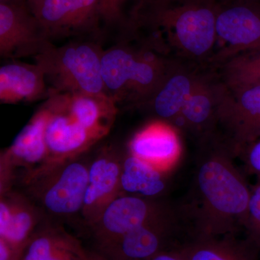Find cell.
Instances as JSON below:
<instances>
[{
  "instance_id": "6da1fadb",
  "label": "cell",
  "mask_w": 260,
  "mask_h": 260,
  "mask_svg": "<svg viewBox=\"0 0 260 260\" xmlns=\"http://www.w3.org/2000/svg\"><path fill=\"white\" fill-rule=\"evenodd\" d=\"M215 0H140L124 32L173 59L208 64L217 44Z\"/></svg>"
},
{
  "instance_id": "7c38bea8",
  "label": "cell",
  "mask_w": 260,
  "mask_h": 260,
  "mask_svg": "<svg viewBox=\"0 0 260 260\" xmlns=\"http://www.w3.org/2000/svg\"><path fill=\"white\" fill-rule=\"evenodd\" d=\"M180 216L145 224L93 251L102 260H150L177 247Z\"/></svg>"
},
{
  "instance_id": "d6986e66",
  "label": "cell",
  "mask_w": 260,
  "mask_h": 260,
  "mask_svg": "<svg viewBox=\"0 0 260 260\" xmlns=\"http://www.w3.org/2000/svg\"><path fill=\"white\" fill-rule=\"evenodd\" d=\"M42 68L19 59L8 60L0 68V102L4 104L34 102L51 97Z\"/></svg>"
},
{
  "instance_id": "ac0fdd59",
  "label": "cell",
  "mask_w": 260,
  "mask_h": 260,
  "mask_svg": "<svg viewBox=\"0 0 260 260\" xmlns=\"http://www.w3.org/2000/svg\"><path fill=\"white\" fill-rule=\"evenodd\" d=\"M47 102L69 114L101 139L110 131L118 111L117 104L107 94H55L47 99Z\"/></svg>"
},
{
  "instance_id": "30bf717a",
  "label": "cell",
  "mask_w": 260,
  "mask_h": 260,
  "mask_svg": "<svg viewBox=\"0 0 260 260\" xmlns=\"http://www.w3.org/2000/svg\"><path fill=\"white\" fill-rule=\"evenodd\" d=\"M49 116V110L44 104L17 135L11 145L2 153L0 192L13 189L15 182H20L47 164L45 133Z\"/></svg>"
},
{
  "instance_id": "603a6c76",
  "label": "cell",
  "mask_w": 260,
  "mask_h": 260,
  "mask_svg": "<svg viewBox=\"0 0 260 260\" xmlns=\"http://www.w3.org/2000/svg\"><path fill=\"white\" fill-rule=\"evenodd\" d=\"M165 172L128 153L123 158L121 193L158 199L167 189Z\"/></svg>"
},
{
  "instance_id": "ffe728a7",
  "label": "cell",
  "mask_w": 260,
  "mask_h": 260,
  "mask_svg": "<svg viewBox=\"0 0 260 260\" xmlns=\"http://www.w3.org/2000/svg\"><path fill=\"white\" fill-rule=\"evenodd\" d=\"M181 152L177 129L167 123H150L130 140L129 153L162 172L177 161Z\"/></svg>"
},
{
  "instance_id": "8fae6325",
  "label": "cell",
  "mask_w": 260,
  "mask_h": 260,
  "mask_svg": "<svg viewBox=\"0 0 260 260\" xmlns=\"http://www.w3.org/2000/svg\"><path fill=\"white\" fill-rule=\"evenodd\" d=\"M50 42L25 0L0 3L2 58H34Z\"/></svg>"
},
{
  "instance_id": "4316f807",
  "label": "cell",
  "mask_w": 260,
  "mask_h": 260,
  "mask_svg": "<svg viewBox=\"0 0 260 260\" xmlns=\"http://www.w3.org/2000/svg\"><path fill=\"white\" fill-rule=\"evenodd\" d=\"M246 168L249 172L260 176V138L242 154Z\"/></svg>"
},
{
  "instance_id": "9a60e30c",
  "label": "cell",
  "mask_w": 260,
  "mask_h": 260,
  "mask_svg": "<svg viewBox=\"0 0 260 260\" xmlns=\"http://www.w3.org/2000/svg\"><path fill=\"white\" fill-rule=\"evenodd\" d=\"M177 60L151 99L141 108H145L177 129L181 110L205 73L188 64Z\"/></svg>"
},
{
  "instance_id": "7a4b0ae2",
  "label": "cell",
  "mask_w": 260,
  "mask_h": 260,
  "mask_svg": "<svg viewBox=\"0 0 260 260\" xmlns=\"http://www.w3.org/2000/svg\"><path fill=\"white\" fill-rule=\"evenodd\" d=\"M197 167L193 201L185 208L190 237L235 234L245 220L251 188L236 167L235 157L219 139L203 145Z\"/></svg>"
},
{
  "instance_id": "e0dca14e",
  "label": "cell",
  "mask_w": 260,
  "mask_h": 260,
  "mask_svg": "<svg viewBox=\"0 0 260 260\" xmlns=\"http://www.w3.org/2000/svg\"><path fill=\"white\" fill-rule=\"evenodd\" d=\"M44 105L49 112L45 133L48 158L44 166L78 158L102 140L47 101Z\"/></svg>"
},
{
  "instance_id": "d4e9b609",
  "label": "cell",
  "mask_w": 260,
  "mask_h": 260,
  "mask_svg": "<svg viewBox=\"0 0 260 260\" xmlns=\"http://www.w3.org/2000/svg\"><path fill=\"white\" fill-rule=\"evenodd\" d=\"M256 177L242 228L247 234L248 242L260 252V176Z\"/></svg>"
},
{
  "instance_id": "3957f363",
  "label": "cell",
  "mask_w": 260,
  "mask_h": 260,
  "mask_svg": "<svg viewBox=\"0 0 260 260\" xmlns=\"http://www.w3.org/2000/svg\"><path fill=\"white\" fill-rule=\"evenodd\" d=\"M135 41L138 43L133 44L124 37L104 49L102 76L108 95L116 104L126 103L141 108L158 90L177 59Z\"/></svg>"
},
{
  "instance_id": "f1b7e54d",
  "label": "cell",
  "mask_w": 260,
  "mask_h": 260,
  "mask_svg": "<svg viewBox=\"0 0 260 260\" xmlns=\"http://www.w3.org/2000/svg\"><path fill=\"white\" fill-rule=\"evenodd\" d=\"M150 260H186V259L181 255L177 247H176L169 250L162 251Z\"/></svg>"
},
{
  "instance_id": "cb8c5ba5",
  "label": "cell",
  "mask_w": 260,
  "mask_h": 260,
  "mask_svg": "<svg viewBox=\"0 0 260 260\" xmlns=\"http://www.w3.org/2000/svg\"><path fill=\"white\" fill-rule=\"evenodd\" d=\"M215 69L229 88L260 85V52L234 56Z\"/></svg>"
},
{
  "instance_id": "44dd1931",
  "label": "cell",
  "mask_w": 260,
  "mask_h": 260,
  "mask_svg": "<svg viewBox=\"0 0 260 260\" xmlns=\"http://www.w3.org/2000/svg\"><path fill=\"white\" fill-rule=\"evenodd\" d=\"M20 260H92L78 238L56 224H41L25 246Z\"/></svg>"
},
{
  "instance_id": "4dcf8cb0",
  "label": "cell",
  "mask_w": 260,
  "mask_h": 260,
  "mask_svg": "<svg viewBox=\"0 0 260 260\" xmlns=\"http://www.w3.org/2000/svg\"><path fill=\"white\" fill-rule=\"evenodd\" d=\"M27 3H30V2L35 1V0H25Z\"/></svg>"
},
{
  "instance_id": "f546056e",
  "label": "cell",
  "mask_w": 260,
  "mask_h": 260,
  "mask_svg": "<svg viewBox=\"0 0 260 260\" xmlns=\"http://www.w3.org/2000/svg\"><path fill=\"white\" fill-rule=\"evenodd\" d=\"M13 1H18V0H0V3H10Z\"/></svg>"
},
{
  "instance_id": "5b68a950",
  "label": "cell",
  "mask_w": 260,
  "mask_h": 260,
  "mask_svg": "<svg viewBox=\"0 0 260 260\" xmlns=\"http://www.w3.org/2000/svg\"><path fill=\"white\" fill-rule=\"evenodd\" d=\"M89 162L78 158L44 166L19 182L44 213L58 218L81 214L88 183Z\"/></svg>"
},
{
  "instance_id": "8992f818",
  "label": "cell",
  "mask_w": 260,
  "mask_h": 260,
  "mask_svg": "<svg viewBox=\"0 0 260 260\" xmlns=\"http://www.w3.org/2000/svg\"><path fill=\"white\" fill-rule=\"evenodd\" d=\"M215 30L221 47L208 61L213 69L234 56L260 52V0L218 3Z\"/></svg>"
},
{
  "instance_id": "7402d4cb",
  "label": "cell",
  "mask_w": 260,
  "mask_h": 260,
  "mask_svg": "<svg viewBox=\"0 0 260 260\" xmlns=\"http://www.w3.org/2000/svg\"><path fill=\"white\" fill-rule=\"evenodd\" d=\"M234 235L190 237L181 243L177 249L186 260H259L255 248Z\"/></svg>"
},
{
  "instance_id": "ba28073f",
  "label": "cell",
  "mask_w": 260,
  "mask_h": 260,
  "mask_svg": "<svg viewBox=\"0 0 260 260\" xmlns=\"http://www.w3.org/2000/svg\"><path fill=\"white\" fill-rule=\"evenodd\" d=\"M218 138L234 157L259 139L260 85H225L219 106Z\"/></svg>"
},
{
  "instance_id": "484cf974",
  "label": "cell",
  "mask_w": 260,
  "mask_h": 260,
  "mask_svg": "<svg viewBox=\"0 0 260 260\" xmlns=\"http://www.w3.org/2000/svg\"><path fill=\"white\" fill-rule=\"evenodd\" d=\"M128 1L129 0H100L102 23L106 27L119 26L124 29L126 23L124 7ZM139 1L135 0L136 4Z\"/></svg>"
},
{
  "instance_id": "5bb4252c",
  "label": "cell",
  "mask_w": 260,
  "mask_h": 260,
  "mask_svg": "<svg viewBox=\"0 0 260 260\" xmlns=\"http://www.w3.org/2000/svg\"><path fill=\"white\" fill-rule=\"evenodd\" d=\"M124 155L104 149L89 162L88 183L81 215L88 228L96 223L106 208L122 194L121 176Z\"/></svg>"
},
{
  "instance_id": "4fadbf2b",
  "label": "cell",
  "mask_w": 260,
  "mask_h": 260,
  "mask_svg": "<svg viewBox=\"0 0 260 260\" xmlns=\"http://www.w3.org/2000/svg\"><path fill=\"white\" fill-rule=\"evenodd\" d=\"M225 88L220 77L205 73L181 110L177 130L191 135L202 146L216 140L219 106Z\"/></svg>"
},
{
  "instance_id": "52a82bcc",
  "label": "cell",
  "mask_w": 260,
  "mask_h": 260,
  "mask_svg": "<svg viewBox=\"0 0 260 260\" xmlns=\"http://www.w3.org/2000/svg\"><path fill=\"white\" fill-rule=\"evenodd\" d=\"M177 216V209L161 200L121 194L89 229L95 250L145 224Z\"/></svg>"
},
{
  "instance_id": "83f0119b",
  "label": "cell",
  "mask_w": 260,
  "mask_h": 260,
  "mask_svg": "<svg viewBox=\"0 0 260 260\" xmlns=\"http://www.w3.org/2000/svg\"><path fill=\"white\" fill-rule=\"evenodd\" d=\"M0 260H20L11 246L0 239Z\"/></svg>"
},
{
  "instance_id": "277c9868",
  "label": "cell",
  "mask_w": 260,
  "mask_h": 260,
  "mask_svg": "<svg viewBox=\"0 0 260 260\" xmlns=\"http://www.w3.org/2000/svg\"><path fill=\"white\" fill-rule=\"evenodd\" d=\"M104 50L96 39L72 41L61 47L50 42L34 59L44 72L51 95H108L102 76Z\"/></svg>"
},
{
  "instance_id": "9c48e42d",
  "label": "cell",
  "mask_w": 260,
  "mask_h": 260,
  "mask_svg": "<svg viewBox=\"0 0 260 260\" xmlns=\"http://www.w3.org/2000/svg\"><path fill=\"white\" fill-rule=\"evenodd\" d=\"M50 42L102 37L100 0H35L27 3Z\"/></svg>"
},
{
  "instance_id": "1f68e13d",
  "label": "cell",
  "mask_w": 260,
  "mask_h": 260,
  "mask_svg": "<svg viewBox=\"0 0 260 260\" xmlns=\"http://www.w3.org/2000/svg\"><path fill=\"white\" fill-rule=\"evenodd\" d=\"M223 1H227V0H221V1H220V2H223Z\"/></svg>"
},
{
  "instance_id": "2e32d148",
  "label": "cell",
  "mask_w": 260,
  "mask_h": 260,
  "mask_svg": "<svg viewBox=\"0 0 260 260\" xmlns=\"http://www.w3.org/2000/svg\"><path fill=\"white\" fill-rule=\"evenodd\" d=\"M44 215L27 195L13 189L1 193L0 239L11 246L20 260L32 234L42 223Z\"/></svg>"
}]
</instances>
